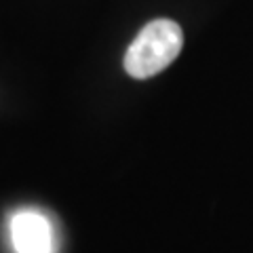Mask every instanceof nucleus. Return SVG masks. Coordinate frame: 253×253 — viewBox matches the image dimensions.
<instances>
[{"label": "nucleus", "instance_id": "obj_1", "mask_svg": "<svg viewBox=\"0 0 253 253\" xmlns=\"http://www.w3.org/2000/svg\"><path fill=\"white\" fill-rule=\"evenodd\" d=\"M184 46V32L179 23L161 17L146 23L125 53V72L135 81H146L177 59Z\"/></svg>", "mask_w": 253, "mask_h": 253}, {"label": "nucleus", "instance_id": "obj_2", "mask_svg": "<svg viewBox=\"0 0 253 253\" xmlns=\"http://www.w3.org/2000/svg\"><path fill=\"white\" fill-rule=\"evenodd\" d=\"M11 241L17 253H53L51 224L36 211H21L11 219Z\"/></svg>", "mask_w": 253, "mask_h": 253}]
</instances>
